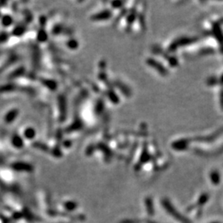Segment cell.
I'll return each mask as SVG.
<instances>
[{
	"mask_svg": "<svg viewBox=\"0 0 223 223\" xmlns=\"http://www.w3.org/2000/svg\"><path fill=\"white\" fill-rule=\"evenodd\" d=\"M17 114H18V112L17 111H12L10 113H8L5 117V122H13L14 120V118L16 117Z\"/></svg>",
	"mask_w": 223,
	"mask_h": 223,
	"instance_id": "6da1fadb",
	"label": "cell"
}]
</instances>
